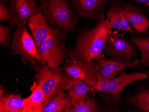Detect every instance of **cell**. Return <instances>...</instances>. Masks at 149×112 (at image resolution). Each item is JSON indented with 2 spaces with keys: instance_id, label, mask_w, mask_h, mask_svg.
Returning a JSON list of instances; mask_svg holds the SVG:
<instances>
[{
  "instance_id": "cell-1",
  "label": "cell",
  "mask_w": 149,
  "mask_h": 112,
  "mask_svg": "<svg viewBox=\"0 0 149 112\" xmlns=\"http://www.w3.org/2000/svg\"><path fill=\"white\" fill-rule=\"evenodd\" d=\"M110 22L104 19V14L100 17L96 26L80 32L74 47L70 48L68 57L91 63L93 60L101 54L107 35L113 32Z\"/></svg>"
},
{
  "instance_id": "cell-2",
  "label": "cell",
  "mask_w": 149,
  "mask_h": 112,
  "mask_svg": "<svg viewBox=\"0 0 149 112\" xmlns=\"http://www.w3.org/2000/svg\"><path fill=\"white\" fill-rule=\"evenodd\" d=\"M39 7L51 26L67 33L74 31L79 21L70 0H40Z\"/></svg>"
},
{
  "instance_id": "cell-3",
  "label": "cell",
  "mask_w": 149,
  "mask_h": 112,
  "mask_svg": "<svg viewBox=\"0 0 149 112\" xmlns=\"http://www.w3.org/2000/svg\"><path fill=\"white\" fill-rule=\"evenodd\" d=\"M31 67L36 75L34 82L41 87L45 96V104L66 90L73 78L63 69H55L37 64L31 65Z\"/></svg>"
},
{
  "instance_id": "cell-4",
  "label": "cell",
  "mask_w": 149,
  "mask_h": 112,
  "mask_svg": "<svg viewBox=\"0 0 149 112\" xmlns=\"http://www.w3.org/2000/svg\"><path fill=\"white\" fill-rule=\"evenodd\" d=\"M10 47L13 54L21 56L24 61L31 65L38 63L42 66L48 67L26 26L17 27L13 36Z\"/></svg>"
},
{
  "instance_id": "cell-5",
  "label": "cell",
  "mask_w": 149,
  "mask_h": 112,
  "mask_svg": "<svg viewBox=\"0 0 149 112\" xmlns=\"http://www.w3.org/2000/svg\"><path fill=\"white\" fill-rule=\"evenodd\" d=\"M68 36L63 37H52L47 39L38 46L39 52L49 68L59 69L64 60L68 57L70 48L65 45Z\"/></svg>"
},
{
  "instance_id": "cell-6",
  "label": "cell",
  "mask_w": 149,
  "mask_h": 112,
  "mask_svg": "<svg viewBox=\"0 0 149 112\" xmlns=\"http://www.w3.org/2000/svg\"><path fill=\"white\" fill-rule=\"evenodd\" d=\"M149 77V75L143 72L126 73L120 72L119 77L109 80H100L94 87L95 90L109 93L112 95L113 103L119 102L121 100L122 91L128 85Z\"/></svg>"
},
{
  "instance_id": "cell-7",
  "label": "cell",
  "mask_w": 149,
  "mask_h": 112,
  "mask_svg": "<svg viewBox=\"0 0 149 112\" xmlns=\"http://www.w3.org/2000/svg\"><path fill=\"white\" fill-rule=\"evenodd\" d=\"M63 65V70L67 74L94 87L99 80L100 67L96 61L86 63L82 61L67 57Z\"/></svg>"
},
{
  "instance_id": "cell-8",
  "label": "cell",
  "mask_w": 149,
  "mask_h": 112,
  "mask_svg": "<svg viewBox=\"0 0 149 112\" xmlns=\"http://www.w3.org/2000/svg\"><path fill=\"white\" fill-rule=\"evenodd\" d=\"M134 45L123 36L113 32L107 35L103 51L113 60L131 61L137 55Z\"/></svg>"
},
{
  "instance_id": "cell-9",
  "label": "cell",
  "mask_w": 149,
  "mask_h": 112,
  "mask_svg": "<svg viewBox=\"0 0 149 112\" xmlns=\"http://www.w3.org/2000/svg\"><path fill=\"white\" fill-rule=\"evenodd\" d=\"M27 25L37 46L51 38L68 36L67 33L58 28H53L50 26L45 16L41 12L33 15Z\"/></svg>"
},
{
  "instance_id": "cell-10",
  "label": "cell",
  "mask_w": 149,
  "mask_h": 112,
  "mask_svg": "<svg viewBox=\"0 0 149 112\" xmlns=\"http://www.w3.org/2000/svg\"><path fill=\"white\" fill-rule=\"evenodd\" d=\"M9 9L13 15L10 23L12 27L25 26L33 15L41 12L36 0H10Z\"/></svg>"
},
{
  "instance_id": "cell-11",
  "label": "cell",
  "mask_w": 149,
  "mask_h": 112,
  "mask_svg": "<svg viewBox=\"0 0 149 112\" xmlns=\"http://www.w3.org/2000/svg\"><path fill=\"white\" fill-rule=\"evenodd\" d=\"M100 67V80H109L114 78L120 72L127 68H134L143 71V65L138 58L134 61L121 62L109 60L104 55L100 54L95 58Z\"/></svg>"
},
{
  "instance_id": "cell-12",
  "label": "cell",
  "mask_w": 149,
  "mask_h": 112,
  "mask_svg": "<svg viewBox=\"0 0 149 112\" xmlns=\"http://www.w3.org/2000/svg\"><path fill=\"white\" fill-rule=\"evenodd\" d=\"M120 9L134 29V35L143 34L149 29V17L140 7L127 3L121 5Z\"/></svg>"
},
{
  "instance_id": "cell-13",
  "label": "cell",
  "mask_w": 149,
  "mask_h": 112,
  "mask_svg": "<svg viewBox=\"0 0 149 112\" xmlns=\"http://www.w3.org/2000/svg\"><path fill=\"white\" fill-rule=\"evenodd\" d=\"M77 13L81 17H99L109 6V0H70Z\"/></svg>"
},
{
  "instance_id": "cell-14",
  "label": "cell",
  "mask_w": 149,
  "mask_h": 112,
  "mask_svg": "<svg viewBox=\"0 0 149 112\" xmlns=\"http://www.w3.org/2000/svg\"><path fill=\"white\" fill-rule=\"evenodd\" d=\"M109 6L106 17L112 29L134 33V30L120 10L121 0H109Z\"/></svg>"
},
{
  "instance_id": "cell-15",
  "label": "cell",
  "mask_w": 149,
  "mask_h": 112,
  "mask_svg": "<svg viewBox=\"0 0 149 112\" xmlns=\"http://www.w3.org/2000/svg\"><path fill=\"white\" fill-rule=\"evenodd\" d=\"M94 87L78 79L73 77L66 89L71 98V107L77 104L82 102L88 97L90 92L95 93Z\"/></svg>"
},
{
  "instance_id": "cell-16",
  "label": "cell",
  "mask_w": 149,
  "mask_h": 112,
  "mask_svg": "<svg viewBox=\"0 0 149 112\" xmlns=\"http://www.w3.org/2000/svg\"><path fill=\"white\" fill-rule=\"evenodd\" d=\"M31 89V94L24 99L23 112H42L45 103L43 92L39 85L35 82Z\"/></svg>"
},
{
  "instance_id": "cell-17",
  "label": "cell",
  "mask_w": 149,
  "mask_h": 112,
  "mask_svg": "<svg viewBox=\"0 0 149 112\" xmlns=\"http://www.w3.org/2000/svg\"><path fill=\"white\" fill-rule=\"evenodd\" d=\"M24 99L20 93H6L0 97V112H23Z\"/></svg>"
},
{
  "instance_id": "cell-18",
  "label": "cell",
  "mask_w": 149,
  "mask_h": 112,
  "mask_svg": "<svg viewBox=\"0 0 149 112\" xmlns=\"http://www.w3.org/2000/svg\"><path fill=\"white\" fill-rule=\"evenodd\" d=\"M71 108V98L62 91L44 105L42 112H68Z\"/></svg>"
},
{
  "instance_id": "cell-19",
  "label": "cell",
  "mask_w": 149,
  "mask_h": 112,
  "mask_svg": "<svg viewBox=\"0 0 149 112\" xmlns=\"http://www.w3.org/2000/svg\"><path fill=\"white\" fill-rule=\"evenodd\" d=\"M124 102L133 105L138 112H149V88L127 98Z\"/></svg>"
},
{
  "instance_id": "cell-20",
  "label": "cell",
  "mask_w": 149,
  "mask_h": 112,
  "mask_svg": "<svg viewBox=\"0 0 149 112\" xmlns=\"http://www.w3.org/2000/svg\"><path fill=\"white\" fill-rule=\"evenodd\" d=\"M130 38L141 53V63L143 66L149 67V37H140L131 35Z\"/></svg>"
},
{
  "instance_id": "cell-21",
  "label": "cell",
  "mask_w": 149,
  "mask_h": 112,
  "mask_svg": "<svg viewBox=\"0 0 149 112\" xmlns=\"http://www.w3.org/2000/svg\"><path fill=\"white\" fill-rule=\"evenodd\" d=\"M100 108L97 101L88 97L82 102L72 106L68 112H99Z\"/></svg>"
},
{
  "instance_id": "cell-22",
  "label": "cell",
  "mask_w": 149,
  "mask_h": 112,
  "mask_svg": "<svg viewBox=\"0 0 149 112\" xmlns=\"http://www.w3.org/2000/svg\"><path fill=\"white\" fill-rule=\"evenodd\" d=\"M11 27L0 25V44L3 48H7L10 47Z\"/></svg>"
},
{
  "instance_id": "cell-23",
  "label": "cell",
  "mask_w": 149,
  "mask_h": 112,
  "mask_svg": "<svg viewBox=\"0 0 149 112\" xmlns=\"http://www.w3.org/2000/svg\"><path fill=\"white\" fill-rule=\"evenodd\" d=\"M13 18V15L10 9L5 5H0V21L1 22L10 20Z\"/></svg>"
},
{
  "instance_id": "cell-24",
  "label": "cell",
  "mask_w": 149,
  "mask_h": 112,
  "mask_svg": "<svg viewBox=\"0 0 149 112\" xmlns=\"http://www.w3.org/2000/svg\"><path fill=\"white\" fill-rule=\"evenodd\" d=\"M6 88L4 87L3 86H2V85H1L0 86V97L5 95L6 93Z\"/></svg>"
},
{
  "instance_id": "cell-25",
  "label": "cell",
  "mask_w": 149,
  "mask_h": 112,
  "mask_svg": "<svg viewBox=\"0 0 149 112\" xmlns=\"http://www.w3.org/2000/svg\"><path fill=\"white\" fill-rule=\"evenodd\" d=\"M135 1L139 3H145V4L149 3V0H135Z\"/></svg>"
},
{
  "instance_id": "cell-26",
  "label": "cell",
  "mask_w": 149,
  "mask_h": 112,
  "mask_svg": "<svg viewBox=\"0 0 149 112\" xmlns=\"http://www.w3.org/2000/svg\"><path fill=\"white\" fill-rule=\"evenodd\" d=\"M8 0H0V5H5Z\"/></svg>"
},
{
  "instance_id": "cell-27",
  "label": "cell",
  "mask_w": 149,
  "mask_h": 112,
  "mask_svg": "<svg viewBox=\"0 0 149 112\" xmlns=\"http://www.w3.org/2000/svg\"><path fill=\"white\" fill-rule=\"evenodd\" d=\"M147 74H149V71H148V72H147Z\"/></svg>"
},
{
  "instance_id": "cell-28",
  "label": "cell",
  "mask_w": 149,
  "mask_h": 112,
  "mask_svg": "<svg viewBox=\"0 0 149 112\" xmlns=\"http://www.w3.org/2000/svg\"></svg>"
}]
</instances>
